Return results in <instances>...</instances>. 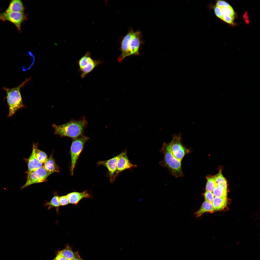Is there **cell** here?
<instances>
[{
    "instance_id": "cell-1",
    "label": "cell",
    "mask_w": 260,
    "mask_h": 260,
    "mask_svg": "<svg viewBox=\"0 0 260 260\" xmlns=\"http://www.w3.org/2000/svg\"><path fill=\"white\" fill-rule=\"evenodd\" d=\"M88 122L84 117L78 120H71L65 124L60 125H52L55 130V134L60 136H67L73 139L83 135Z\"/></svg>"
},
{
    "instance_id": "cell-2",
    "label": "cell",
    "mask_w": 260,
    "mask_h": 260,
    "mask_svg": "<svg viewBox=\"0 0 260 260\" xmlns=\"http://www.w3.org/2000/svg\"><path fill=\"white\" fill-rule=\"evenodd\" d=\"M27 80L19 86L12 88L4 87L6 93V99L9 108L8 117H11L18 110L25 107L20 92L21 88Z\"/></svg>"
},
{
    "instance_id": "cell-3",
    "label": "cell",
    "mask_w": 260,
    "mask_h": 260,
    "mask_svg": "<svg viewBox=\"0 0 260 260\" xmlns=\"http://www.w3.org/2000/svg\"><path fill=\"white\" fill-rule=\"evenodd\" d=\"M161 151L163 155L164 158L160 162V164L167 168L171 174L176 177L183 176V175L181 168V161L174 157L166 143H164Z\"/></svg>"
},
{
    "instance_id": "cell-4",
    "label": "cell",
    "mask_w": 260,
    "mask_h": 260,
    "mask_svg": "<svg viewBox=\"0 0 260 260\" xmlns=\"http://www.w3.org/2000/svg\"><path fill=\"white\" fill-rule=\"evenodd\" d=\"M89 138L83 135L73 139L70 148L71 156V171L73 174L74 169L79 155L84 149L85 143Z\"/></svg>"
},
{
    "instance_id": "cell-5",
    "label": "cell",
    "mask_w": 260,
    "mask_h": 260,
    "mask_svg": "<svg viewBox=\"0 0 260 260\" xmlns=\"http://www.w3.org/2000/svg\"><path fill=\"white\" fill-rule=\"evenodd\" d=\"M181 140L180 135H175L172 141L169 143H167L174 157L181 161L184 156L190 151L189 149L183 145Z\"/></svg>"
},
{
    "instance_id": "cell-6",
    "label": "cell",
    "mask_w": 260,
    "mask_h": 260,
    "mask_svg": "<svg viewBox=\"0 0 260 260\" xmlns=\"http://www.w3.org/2000/svg\"><path fill=\"white\" fill-rule=\"evenodd\" d=\"M51 174L47 171L43 166L35 171L27 174L26 182L21 188L23 189L32 184L44 182Z\"/></svg>"
},
{
    "instance_id": "cell-7",
    "label": "cell",
    "mask_w": 260,
    "mask_h": 260,
    "mask_svg": "<svg viewBox=\"0 0 260 260\" xmlns=\"http://www.w3.org/2000/svg\"><path fill=\"white\" fill-rule=\"evenodd\" d=\"M27 16L24 13L5 11L0 13V20L2 21H8L13 23L18 31H21V26L23 22L27 19Z\"/></svg>"
},
{
    "instance_id": "cell-8",
    "label": "cell",
    "mask_w": 260,
    "mask_h": 260,
    "mask_svg": "<svg viewBox=\"0 0 260 260\" xmlns=\"http://www.w3.org/2000/svg\"><path fill=\"white\" fill-rule=\"evenodd\" d=\"M141 32L139 31L134 32L129 43V49L130 56L138 55L143 41Z\"/></svg>"
},
{
    "instance_id": "cell-9",
    "label": "cell",
    "mask_w": 260,
    "mask_h": 260,
    "mask_svg": "<svg viewBox=\"0 0 260 260\" xmlns=\"http://www.w3.org/2000/svg\"><path fill=\"white\" fill-rule=\"evenodd\" d=\"M136 167V165L132 164L129 161L127 155L126 150H125L120 153V156L117 164L116 170L115 175V178H116L119 173L123 171Z\"/></svg>"
},
{
    "instance_id": "cell-10",
    "label": "cell",
    "mask_w": 260,
    "mask_h": 260,
    "mask_svg": "<svg viewBox=\"0 0 260 260\" xmlns=\"http://www.w3.org/2000/svg\"><path fill=\"white\" fill-rule=\"evenodd\" d=\"M120 154L109 160L98 161L97 164L105 166L107 169L110 181L113 182L115 180V175L117 165Z\"/></svg>"
},
{
    "instance_id": "cell-11",
    "label": "cell",
    "mask_w": 260,
    "mask_h": 260,
    "mask_svg": "<svg viewBox=\"0 0 260 260\" xmlns=\"http://www.w3.org/2000/svg\"><path fill=\"white\" fill-rule=\"evenodd\" d=\"M134 32L132 29L130 30L122 40L120 47L121 53L117 59L119 62L126 57L130 56L129 49V43Z\"/></svg>"
},
{
    "instance_id": "cell-12",
    "label": "cell",
    "mask_w": 260,
    "mask_h": 260,
    "mask_svg": "<svg viewBox=\"0 0 260 260\" xmlns=\"http://www.w3.org/2000/svg\"><path fill=\"white\" fill-rule=\"evenodd\" d=\"M28 171L27 174L32 173L39 168L43 166V164L41 163L37 159L35 154V148L33 144L32 150L29 158L27 159Z\"/></svg>"
},
{
    "instance_id": "cell-13",
    "label": "cell",
    "mask_w": 260,
    "mask_h": 260,
    "mask_svg": "<svg viewBox=\"0 0 260 260\" xmlns=\"http://www.w3.org/2000/svg\"><path fill=\"white\" fill-rule=\"evenodd\" d=\"M69 203L74 205H77L79 202L84 198H90L92 195L87 191L82 192H73L67 195Z\"/></svg>"
},
{
    "instance_id": "cell-14",
    "label": "cell",
    "mask_w": 260,
    "mask_h": 260,
    "mask_svg": "<svg viewBox=\"0 0 260 260\" xmlns=\"http://www.w3.org/2000/svg\"><path fill=\"white\" fill-rule=\"evenodd\" d=\"M24 10V6L21 0H13L10 2L5 11L23 13Z\"/></svg>"
},
{
    "instance_id": "cell-15",
    "label": "cell",
    "mask_w": 260,
    "mask_h": 260,
    "mask_svg": "<svg viewBox=\"0 0 260 260\" xmlns=\"http://www.w3.org/2000/svg\"><path fill=\"white\" fill-rule=\"evenodd\" d=\"M102 63L100 60H94L87 63L81 71V76L82 78H85L87 75L91 72L95 67Z\"/></svg>"
},
{
    "instance_id": "cell-16",
    "label": "cell",
    "mask_w": 260,
    "mask_h": 260,
    "mask_svg": "<svg viewBox=\"0 0 260 260\" xmlns=\"http://www.w3.org/2000/svg\"><path fill=\"white\" fill-rule=\"evenodd\" d=\"M43 165L47 171L52 174L54 172H59L57 165L51 155L47 159Z\"/></svg>"
},
{
    "instance_id": "cell-17",
    "label": "cell",
    "mask_w": 260,
    "mask_h": 260,
    "mask_svg": "<svg viewBox=\"0 0 260 260\" xmlns=\"http://www.w3.org/2000/svg\"><path fill=\"white\" fill-rule=\"evenodd\" d=\"M212 203L214 210L222 209L225 208L227 205V197H215L214 198Z\"/></svg>"
},
{
    "instance_id": "cell-18",
    "label": "cell",
    "mask_w": 260,
    "mask_h": 260,
    "mask_svg": "<svg viewBox=\"0 0 260 260\" xmlns=\"http://www.w3.org/2000/svg\"><path fill=\"white\" fill-rule=\"evenodd\" d=\"M214 211L212 203L205 201L202 204L200 208L195 213V214L196 217H198L201 216L205 213H212Z\"/></svg>"
},
{
    "instance_id": "cell-19",
    "label": "cell",
    "mask_w": 260,
    "mask_h": 260,
    "mask_svg": "<svg viewBox=\"0 0 260 260\" xmlns=\"http://www.w3.org/2000/svg\"><path fill=\"white\" fill-rule=\"evenodd\" d=\"M93 60L91 57V53L90 52L88 51L86 52L78 62L77 63L79 67V72H81L84 67L87 63Z\"/></svg>"
},
{
    "instance_id": "cell-20",
    "label": "cell",
    "mask_w": 260,
    "mask_h": 260,
    "mask_svg": "<svg viewBox=\"0 0 260 260\" xmlns=\"http://www.w3.org/2000/svg\"><path fill=\"white\" fill-rule=\"evenodd\" d=\"M214 177L217 186H221L227 188V182L225 178L223 175L221 170Z\"/></svg>"
},
{
    "instance_id": "cell-21",
    "label": "cell",
    "mask_w": 260,
    "mask_h": 260,
    "mask_svg": "<svg viewBox=\"0 0 260 260\" xmlns=\"http://www.w3.org/2000/svg\"><path fill=\"white\" fill-rule=\"evenodd\" d=\"M59 196L57 195L54 196L50 202H46L45 204V206L48 209L54 207L56 208L57 210H58V208L60 206L59 202Z\"/></svg>"
},
{
    "instance_id": "cell-22",
    "label": "cell",
    "mask_w": 260,
    "mask_h": 260,
    "mask_svg": "<svg viewBox=\"0 0 260 260\" xmlns=\"http://www.w3.org/2000/svg\"><path fill=\"white\" fill-rule=\"evenodd\" d=\"M35 148V153L38 160L41 163L44 164L48 158L46 154L44 152L39 149L36 144H33Z\"/></svg>"
},
{
    "instance_id": "cell-23",
    "label": "cell",
    "mask_w": 260,
    "mask_h": 260,
    "mask_svg": "<svg viewBox=\"0 0 260 260\" xmlns=\"http://www.w3.org/2000/svg\"><path fill=\"white\" fill-rule=\"evenodd\" d=\"M227 188L217 186L213 190V193L215 197H226L227 195Z\"/></svg>"
},
{
    "instance_id": "cell-24",
    "label": "cell",
    "mask_w": 260,
    "mask_h": 260,
    "mask_svg": "<svg viewBox=\"0 0 260 260\" xmlns=\"http://www.w3.org/2000/svg\"><path fill=\"white\" fill-rule=\"evenodd\" d=\"M206 178L207 180L206 190L207 191L212 192L215 188L217 186V184L213 176H208Z\"/></svg>"
},
{
    "instance_id": "cell-25",
    "label": "cell",
    "mask_w": 260,
    "mask_h": 260,
    "mask_svg": "<svg viewBox=\"0 0 260 260\" xmlns=\"http://www.w3.org/2000/svg\"><path fill=\"white\" fill-rule=\"evenodd\" d=\"M61 254L68 260H71L74 257L75 252L68 245L63 249L59 251Z\"/></svg>"
},
{
    "instance_id": "cell-26",
    "label": "cell",
    "mask_w": 260,
    "mask_h": 260,
    "mask_svg": "<svg viewBox=\"0 0 260 260\" xmlns=\"http://www.w3.org/2000/svg\"><path fill=\"white\" fill-rule=\"evenodd\" d=\"M220 8L223 13L230 16L234 19L235 12L233 8L231 6H228L222 7Z\"/></svg>"
},
{
    "instance_id": "cell-27",
    "label": "cell",
    "mask_w": 260,
    "mask_h": 260,
    "mask_svg": "<svg viewBox=\"0 0 260 260\" xmlns=\"http://www.w3.org/2000/svg\"><path fill=\"white\" fill-rule=\"evenodd\" d=\"M204 195L205 201L212 203L214 196L213 193L206 191L204 193Z\"/></svg>"
},
{
    "instance_id": "cell-28",
    "label": "cell",
    "mask_w": 260,
    "mask_h": 260,
    "mask_svg": "<svg viewBox=\"0 0 260 260\" xmlns=\"http://www.w3.org/2000/svg\"><path fill=\"white\" fill-rule=\"evenodd\" d=\"M59 202L60 206H65L70 203L66 195L59 197Z\"/></svg>"
},
{
    "instance_id": "cell-29",
    "label": "cell",
    "mask_w": 260,
    "mask_h": 260,
    "mask_svg": "<svg viewBox=\"0 0 260 260\" xmlns=\"http://www.w3.org/2000/svg\"><path fill=\"white\" fill-rule=\"evenodd\" d=\"M222 20L226 23L230 24H233L234 19L230 16L223 12Z\"/></svg>"
},
{
    "instance_id": "cell-30",
    "label": "cell",
    "mask_w": 260,
    "mask_h": 260,
    "mask_svg": "<svg viewBox=\"0 0 260 260\" xmlns=\"http://www.w3.org/2000/svg\"><path fill=\"white\" fill-rule=\"evenodd\" d=\"M215 13L216 16L221 19L222 20L223 12L220 7L215 6L214 8Z\"/></svg>"
},
{
    "instance_id": "cell-31",
    "label": "cell",
    "mask_w": 260,
    "mask_h": 260,
    "mask_svg": "<svg viewBox=\"0 0 260 260\" xmlns=\"http://www.w3.org/2000/svg\"><path fill=\"white\" fill-rule=\"evenodd\" d=\"M230 6L228 2L223 0H218L216 3V6L220 7L228 6Z\"/></svg>"
},
{
    "instance_id": "cell-32",
    "label": "cell",
    "mask_w": 260,
    "mask_h": 260,
    "mask_svg": "<svg viewBox=\"0 0 260 260\" xmlns=\"http://www.w3.org/2000/svg\"><path fill=\"white\" fill-rule=\"evenodd\" d=\"M71 260H84L82 259L79 254L78 252L76 251L75 252V254L74 257Z\"/></svg>"
}]
</instances>
